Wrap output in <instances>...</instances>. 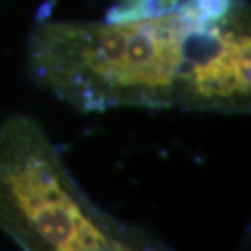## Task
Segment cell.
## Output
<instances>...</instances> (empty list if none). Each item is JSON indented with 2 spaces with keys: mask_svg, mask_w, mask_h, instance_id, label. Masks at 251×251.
<instances>
[{
  "mask_svg": "<svg viewBox=\"0 0 251 251\" xmlns=\"http://www.w3.org/2000/svg\"><path fill=\"white\" fill-rule=\"evenodd\" d=\"M183 0H114L103 22L134 23L173 13Z\"/></svg>",
  "mask_w": 251,
  "mask_h": 251,
  "instance_id": "3",
  "label": "cell"
},
{
  "mask_svg": "<svg viewBox=\"0 0 251 251\" xmlns=\"http://www.w3.org/2000/svg\"><path fill=\"white\" fill-rule=\"evenodd\" d=\"M250 23L247 0L217 20L184 2L170 15L134 23L46 20L28 38V72L83 113H250Z\"/></svg>",
  "mask_w": 251,
  "mask_h": 251,
  "instance_id": "1",
  "label": "cell"
},
{
  "mask_svg": "<svg viewBox=\"0 0 251 251\" xmlns=\"http://www.w3.org/2000/svg\"><path fill=\"white\" fill-rule=\"evenodd\" d=\"M0 230L28 251L167 248L150 230L98 207L28 114L0 123Z\"/></svg>",
  "mask_w": 251,
  "mask_h": 251,
  "instance_id": "2",
  "label": "cell"
}]
</instances>
